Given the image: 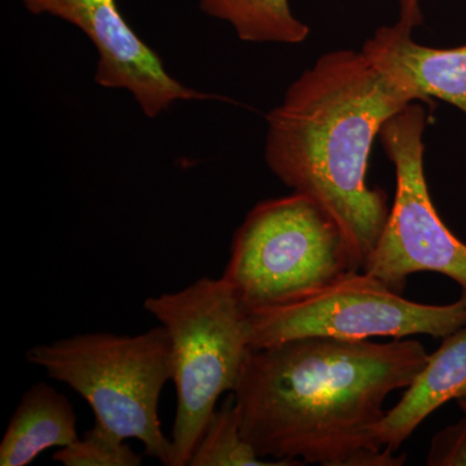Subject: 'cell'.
I'll use <instances>...</instances> for the list:
<instances>
[{
  "instance_id": "e0dca14e",
  "label": "cell",
  "mask_w": 466,
  "mask_h": 466,
  "mask_svg": "<svg viewBox=\"0 0 466 466\" xmlns=\"http://www.w3.org/2000/svg\"><path fill=\"white\" fill-rule=\"evenodd\" d=\"M458 401L459 406L461 407V410H464V412L466 413V395H464V397L460 398Z\"/></svg>"
},
{
  "instance_id": "6da1fadb",
  "label": "cell",
  "mask_w": 466,
  "mask_h": 466,
  "mask_svg": "<svg viewBox=\"0 0 466 466\" xmlns=\"http://www.w3.org/2000/svg\"><path fill=\"white\" fill-rule=\"evenodd\" d=\"M428 359L413 339L303 337L253 349L232 391L242 437L259 458L294 465H404L373 429L386 398L410 388Z\"/></svg>"
},
{
  "instance_id": "30bf717a",
  "label": "cell",
  "mask_w": 466,
  "mask_h": 466,
  "mask_svg": "<svg viewBox=\"0 0 466 466\" xmlns=\"http://www.w3.org/2000/svg\"><path fill=\"white\" fill-rule=\"evenodd\" d=\"M466 395V324L444 337L429 355L415 381L401 400L373 429L376 441L397 451L438 408Z\"/></svg>"
},
{
  "instance_id": "4fadbf2b",
  "label": "cell",
  "mask_w": 466,
  "mask_h": 466,
  "mask_svg": "<svg viewBox=\"0 0 466 466\" xmlns=\"http://www.w3.org/2000/svg\"><path fill=\"white\" fill-rule=\"evenodd\" d=\"M189 466H297L290 461L259 458L241 433L240 416L229 395L210 420L193 451Z\"/></svg>"
},
{
  "instance_id": "8992f818",
  "label": "cell",
  "mask_w": 466,
  "mask_h": 466,
  "mask_svg": "<svg viewBox=\"0 0 466 466\" xmlns=\"http://www.w3.org/2000/svg\"><path fill=\"white\" fill-rule=\"evenodd\" d=\"M465 324L466 297L450 305H426L404 299L375 276L355 271L297 302L250 311L249 337L254 350L303 337L443 339Z\"/></svg>"
},
{
  "instance_id": "52a82bcc",
  "label": "cell",
  "mask_w": 466,
  "mask_h": 466,
  "mask_svg": "<svg viewBox=\"0 0 466 466\" xmlns=\"http://www.w3.org/2000/svg\"><path fill=\"white\" fill-rule=\"evenodd\" d=\"M426 122L421 101H413L380 131L397 186L381 238L361 271L401 294L410 276L434 272L455 281L466 297V244L444 225L426 182Z\"/></svg>"
},
{
  "instance_id": "9c48e42d",
  "label": "cell",
  "mask_w": 466,
  "mask_h": 466,
  "mask_svg": "<svg viewBox=\"0 0 466 466\" xmlns=\"http://www.w3.org/2000/svg\"><path fill=\"white\" fill-rule=\"evenodd\" d=\"M400 21L381 26L361 48L364 56L391 84L415 101L441 99L466 115V45L434 48L413 39Z\"/></svg>"
},
{
  "instance_id": "8fae6325",
  "label": "cell",
  "mask_w": 466,
  "mask_h": 466,
  "mask_svg": "<svg viewBox=\"0 0 466 466\" xmlns=\"http://www.w3.org/2000/svg\"><path fill=\"white\" fill-rule=\"evenodd\" d=\"M78 440L75 407L66 395L45 382L21 398L0 443V465L27 466L52 447Z\"/></svg>"
},
{
  "instance_id": "3957f363",
  "label": "cell",
  "mask_w": 466,
  "mask_h": 466,
  "mask_svg": "<svg viewBox=\"0 0 466 466\" xmlns=\"http://www.w3.org/2000/svg\"><path fill=\"white\" fill-rule=\"evenodd\" d=\"M26 360L81 395L96 422L122 440L142 441L147 455L173 466V441L158 417L161 392L173 380L167 328L137 336L76 334L34 346Z\"/></svg>"
},
{
  "instance_id": "277c9868",
  "label": "cell",
  "mask_w": 466,
  "mask_h": 466,
  "mask_svg": "<svg viewBox=\"0 0 466 466\" xmlns=\"http://www.w3.org/2000/svg\"><path fill=\"white\" fill-rule=\"evenodd\" d=\"M355 271L360 259L333 218L293 192L251 208L222 279L250 312L297 302Z\"/></svg>"
},
{
  "instance_id": "2e32d148",
  "label": "cell",
  "mask_w": 466,
  "mask_h": 466,
  "mask_svg": "<svg viewBox=\"0 0 466 466\" xmlns=\"http://www.w3.org/2000/svg\"><path fill=\"white\" fill-rule=\"evenodd\" d=\"M400 7V20L404 25L412 27L422 25L424 14H422L421 0H398Z\"/></svg>"
},
{
  "instance_id": "7a4b0ae2",
  "label": "cell",
  "mask_w": 466,
  "mask_h": 466,
  "mask_svg": "<svg viewBox=\"0 0 466 466\" xmlns=\"http://www.w3.org/2000/svg\"><path fill=\"white\" fill-rule=\"evenodd\" d=\"M363 52L321 55L267 115V167L294 192L318 202L361 262L375 249L390 208L367 184L373 142L392 116L413 103Z\"/></svg>"
},
{
  "instance_id": "9a60e30c",
  "label": "cell",
  "mask_w": 466,
  "mask_h": 466,
  "mask_svg": "<svg viewBox=\"0 0 466 466\" xmlns=\"http://www.w3.org/2000/svg\"><path fill=\"white\" fill-rule=\"evenodd\" d=\"M426 464L466 466V419L441 429L431 438Z\"/></svg>"
},
{
  "instance_id": "7c38bea8",
  "label": "cell",
  "mask_w": 466,
  "mask_h": 466,
  "mask_svg": "<svg viewBox=\"0 0 466 466\" xmlns=\"http://www.w3.org/2000/svg\"><path fill=\"white\" fill-rule=\"evenodd\" d=\"M200 8L228 23L244 42L300 45L309 35L308 24L296 17L289 0H200Z\"/></svg>"
},
{
  "instance_id": "5b68a950",
  "label": "cell",
  "mask_w": 466,
  "mask_h": 466,
  "mask_svg": "<svg viewBox=\"0 0 466 466\" xmlns=\"http://www.w3.org/2000/svg\"><path fill=\"white\" fill-rule=\"evenodd\" d=\"M144 309L170 337L177 389L173 466H187L218 400L235 390L253 350L249 311L222 278H201L175 293L149 297Z\"/></svg>"
},
{
  "instance_id": "ba28073f",
  "label": "cell",
  "mask_w": 466,
  "mask_h": 466,
  "mask_svg": "<svg viewBox=\"0 0 466 466\" xmlns=\"http://www.w3.org/2000/svg\"><path fill=\"white\" fill-rule=\"evenodd\" d=\"M33 15H50L78 27L97 52L95 81L133 94L144 115L155 118L180 100L210 99L180 84L161 57L134 32L116 0H20Z\"/></svg>"
},
{
  "instance_id": "5bb4252c",
  "label": "cell",
  "mask_w": 466,
  "mask_h": 466,
  "mask_svg": "<svg viewBox=\"0 0 466 466\" xmlns=\"http://www.w3.org/2000/svg\"><path fill=\"white\" fill-rule=\"evenodd\" d=\"M52 459L66 466H139L143 462L125 440L99 422L84 437L55 452Z\"/></svg>"
}]
</instances>
